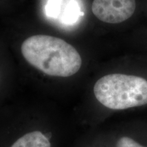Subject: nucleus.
Listing matches in <instances>:
<instances>
[{
  "instance_id": "nucleus-3",
  "label": "nucleus",
  "mask_w": 147,
  "mask_h": 147,
  "mask_svg": "<svg viewBox=\"0 0 147 147\" xmlns=\"http://www.w3.org/2000/svg\"><path fill=\"white\" fill-rule=\"evenodd\" d=\"M91 8L93 14L101 21L117 24L133 15L136 0H94Z\"/></svg>"
},
{
  "instance_id": "nucleus-5",
  "label": "nucleus",
  "mask_w": 147,
  "mask_h": 147,
  "mask_svg": "<svg viewBox=\"0 0 147 147\" xmlns=\"http://www.w3.org/2000/svg\"><path fill=\"white\" fill-rule=\"evenodd\" d=\"M115 147H147V128H134L119 136Z\"/></svg>"
},
{
  "instance_id": "nucleus-2",
  "label": "nucleus",
  "mask_w": 147,
  "mask_h": 147,
  "mask_svg": "<svg viewBox=\"0 0 147 147\" xmlns=\"http://www.w3.org/2000/svg\"><path fill=\"white\" fill-rule=\"evenodd\" d=\"M96 100L110 110H122L147 105V80L133 75L113 74L95 82Z\"/></svg>"
},
{
  "instance_id": "nucleus-4",
  "label": "nucleus",
  "mask_w": 147,
  "mask_h": 147,
  "mask_svg": "<svg viewBox=\"0 0 147 147\" xmlns=\"http://www.w3.org/2000/svg\"><path fill=\"white\" fill-rule=\"evenodd\" d=\"M47 15L58 19L65 25H74L81 15L76 0H49L46 6Z\"/></svg>"
},
{
  "instance_id": "nucleus-6",
  "label": "nucleus",
  "mask_w": 147,
  "mask_h": 147,
  "mask_svg": "<svg viewBox=\"0 0 147 147\" xmlns=\"http://www.w3.org/2000/svg\"><path fill=\"white\" fill-rule=\"evenodd\" d=\"M10 147H51L50 141L41 131H34L25 134Z\"/></svg>"
},
{
  "instance_id": "nucleus-1",
  "label": "nucleus",
  "mask_w": 147,
  "mask_h": 147,
  "mask_svg": "<svg viewBox=\"0 0 147 147\" xmlns=\"http://www.w3.org/2000/svg\"><path fill=\"white\" fill-rule=\"evenodd\" d=\"M21 50L31 65L49 76H71L82 65L81 57L76 49L57 37L32 36L23 42Z\"/></svg>"
}]
</instances>
